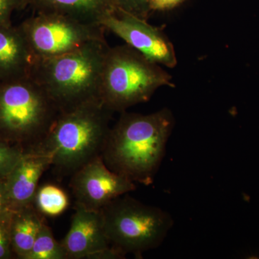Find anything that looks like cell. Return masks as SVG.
Here are the masks:
<instances>
[{"label": "cell", "instance_id": "44dd1931", "mask_svg": "<svg viewBox=\"0 0 259 259\" xmlns=\"http://www.w3.org/2000/svg\"><path fill=\"white\" fill-rule=\"evenodd\" d=\"M185 0H149L151 11H168L175 9Z\"/></svg>", "mask_w": 259, "mask_h": 259}, {"label": "cell", "instance_id": "4fadbf2b", "mask_svg": "<svg viewBox=\"0 0 259 259\" xmlns=\"http://www.w3.org/2000/svg\"><path fill=\"white\" fill-rule=\"evenodd\" d=\"M35 13L67 15L86 23L100 25L107 13L115 9L113 0H25Z\"/></svg>", "mask_w": 259, "mask_h": 259}, {"label": "cell", "instance_id": "8992f818", "mask_svg": "<svg viewBox=\"0 0 259 259\" xmlns=\"http://www.w3.org/2000/svg\"><path fill=\"white\" fill-rule=\"evenodd\" d=\"M100 211L109 243L125 256L142 258L146 252L157 248L174 225L169 213L128 194L113 199Z\"/></svg>", "mask_w": 259, "mask_h": 259}, {"label": "cell", "instance_id": "d6986e66", "mask_svg": "<svg viewBox=\"0 0 259 259\" xmlns=\"http://www.w3.org/2000/svg\"><path fill=\"white\" fill-rule=\"evenodd\" d=\"M10 216L11 214L0 218V259H10L15 256L10 241Z\"/></svg>", "mask_w": 259, "mask_h": 259}, {"label": "cell", "instance_id": "ffe728a7", "mask_svg": "<svg viewBox=\"0 0 259 259\" xmlns=\"http://www.w3.org/2000/svg\"><path fill=\"white\" fill-rule=\"evenodd\" d=\"M26 7L25 0H0V28L13 25L12 16L16 10Z\"/></svg>", "mask_w": 259, "mask_h": 259}, {"label": "cell", "instance_id": "277c9868", "mask_svg": "<svg viewBox=\"0 0 259 259\" xmlns=\"http://www.w3.org/2000/svg\"><path fill=\"white\" fill-rule=\"evenodd\" d=\"M61 112L30 76L0 82V140L24 153L40 147Z\"/></svg>", "mask_w": 259, "mask_h": 259}, {"label": "cell", "instance_id": "7402d4cb", "mask_svg": "<svg viewBox=\"0 0 259 259\" xmlns=\"http://www.w3.org/2000/svg\"><path fill=\"white\" fill-rule=\"evenodd\" d=\"M9 204L7 201L3 189V182L0 184V218L9 216L12 212Z\"/></svg>", "mask_w": 259, "mask_h": 259}, {"label": "cell", "instance_id": "5b68a950", "mask_svg": "<svg viewBox=\"0 0 259 259\" xmlns=\"http://www.w3.org/2000/svg\"><path fill=\"white\" fill-rule=\"evenodd\" d=\"M175 88L172 76L134 48H109L102 69L100 100L113 112L148 102L158 89Z\"/></svg>", "mask_w": 259, "mask_h": 259}, {"label": "cell", "instance_id": "e0dca14e", "mask_svg": "<svg viewBox=\"0 0 259 259\" xmlns=\"http://www.w3.org/2000/svg\"><path fill=\"white\" fill-rule=\"evenodd\" d=\"M20 148L0 140V181L5 180L23 157Z\"/></svg>", "mask_w": 259, "mask_h": 259}, {"label": "cell", "instance_id": "5bb4252c", "mask_svg": "<svg viewBox=\"0 0 259 259\" xmlns=\"http://www.w3.org/2000/svg\"><path fill=\"white\" fill-rule=\"evenodd\" d=\"M45 222L44 215L33 204L12 211L10 236L12 249L16 258L24 259L28 254Z\"/></svg>", "mask_w": 259, "mask_h": 259}, {"label": "cell", "instance_id": "6da1fadb", "mask_svg": "<svg viewBox=\"0 0 259 259\" xmlns=\"http://www.w3.org/2000/svg\"><path fill=\"white\" fill-rule=\"evenodd\" d=\"M175 125L173 112L166 107L147 115L121 112L107 136L102 160L112 171L135 184L151 185Z\"/></svg>", "mask_w": 259, "mask_h": 259}, {"label": "cell", "instance_id": "ac0fdd59", "mask_svg": "<svg viewBox=\"0 0 259 259\" xmlns=\"http://www.w3.org/2000/svg\"><path fill=\"white\" fill-rule=\"evenodd\" d=\"M117 9L147 20L151 13L149 0H113Z\"/></svg>", "mask_w": 259, "mask_h": 259}, {"label": "cell", "instance_id": "7a4b0ae2", "mask_svg": "<svg viewBox=\"0 0 259 259\" xmlns=\"http://www.w3.org/2000/svg\"><path fill=\"white\" fill-rule=\"evenodd\" d=\"M112 114L101 101L88 102L61 112L35 151L50 157L58 177H71L89 162L101 156L111 128Z\"/></svg>", "mask_w": 259, "mask_h": 259}, {"label": "cell", "instance_id": "52a82bcc", "mask_svg": "<svg viewBox=\"0 0 259 259\" xmlns=\"http://www.w3.org/2000/svg\"><path fill=\"white\" fill-rule=\"evenodd\" d=\"M18 26L35 59L64 55L105 39L101 25L55 13H35Z\"/></svg>", "mask_w": 259, "mask_h": 259}, {"label": "cell", "instance_id": "8fae6325", "mask_svg": "<svg viewBox=\"0 0 259 259\" xmlns=\"http://www.w3.org/2000/svg\"><path fill=\"white\" fill-rule=\"evenodd\" d=\"M51 166L50 157L41 151L24 153L18 164L3 181L12 210L33 204L39 181Z\"/></svg>", "mask_w": 259, "mask_h": 259}, {"label": "cell", "instance_id": "ba28073f", "mask_svg": "<svg viewBox=\"0 0 259 259\" xmlns=\"http://www.w3.org/2000/svg\"><path fill=\"white\" fill-rule=\"evenodd\" d=\"M100 24L148 60L169 69L177 66L173 44L161 30L150 25L147 20L115 8L107 13Z\"/></svg>", "mask_w": 259, "mask_h": 259}, {"label": "cell", "instance_id": "7c38bea8", "mask_svg": "<svg viewBox=\"0 0 259 259\" xmlns=\"http://www.w3.org/2000/svg\"><path fill=\"white\" fill-rule=\"evenodd\" d=\"M35 58L18 26L0 28V82L30 76Z\"/></svg>", "mask_w": 259, "mask_h": 259}, {"label": "cell", "instance_id": "603a6c76", "mask_svg": "<svg viewBox=\"0 0 259 259\" xmlns=\"http://www.w3.org/2000/svg\"><path fill=\"white\" fill-rule=\"evenodd\" d=\"M1 183H2V182H1V181H0V184H1Z\"/></svg>", "mask_w": 259, "mask_h": 259}, {"label": "cell", "instance_id": "3957f363", "mask_svg": "<svg viewBox=\"0 0 259 259\" xmlns=\"http://www.w3.org/2000/svg\"><path fill=\"white\" fill-rule=\"evenodd\" d=\"M109 48L104 39L64 55L35 59L30 76L41 85L61 112L101 101L102 69Z\"/></svg>", "mask_w": 259, "mask_h": 259}, {"label": "cell", "instance_id": "9c48e42d", "mask_svg": "<svg viewBox=\"0 0 259 259\" xmlns=\"http://www.w3.org/2000/svg\"><path fill=\"white\" fill-rule=\"evenodd\" d=\"M74 207L100 211L113 199L136 190L128 179L110 170L101 156L89 162L71 177Z\"/></svg>", "mask_w": 259, "mask_h": 259}, {"label": "cell", "instance_id": "9a60e30c", "mask_svg": "<svg viewBox=\"0 0 259 259\" xmlns=\"http://www.w3.org/2000/svg\"><path fill=\"white\" fill-rule=\"evenodd\" d=\"M33 204L40 214L48 217H58L66 210L70 202L64 190L54 185L38 187Z\"/></svg>", "mask_w": 259, "mask_h": 259}, {"label": "cell", "instance_id": "2e32d148", "mask_svg": "<svg viewBox=\"0 0 259 259\" xmlns=\"http://www.w3.org/2000/svg\"><path fill=\"white\" fill-rule=\"evenodd\" d=\"M24 259H68L61 245L56 241L52 230L44 223L31 250Z\"/></svg>", "mask_w": 259, "mask_h": 259}, {"label": "cell", "instance_id": "30bf717a", "mask_svg": "<svg viewBox=\"0 0 259 259\" xmlns=\"http://www.w3.org/2000/svg\"><path fill=\"white\" fill-rule=\"evenodd\" d=\"M74 209L69 231L61 241L68 259H89L111 246L105 234L101 211Z\"/></svg>", "mask_w": 259, "mask_h": 259}]
</instances>
